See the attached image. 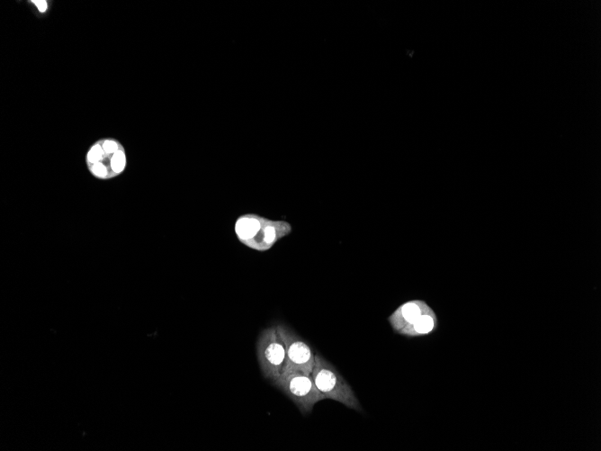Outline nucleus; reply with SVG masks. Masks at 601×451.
<instances>
[{
	"label": "nucleus",
	"instance_id": "obj_2",
	"mask_svg": "<svg viewBox=\"0 0 601 451\" xmlns=\"http://www.w3.org/2000/svg\"><path fill=\"white\" fill-rule=\"evenodd\" d=\"M127 158L123 146L114 139H102L94 143L86 154L90 173L99 179H111L121 174Z\"/></svg>",
	"mask_w": 601,
	"mask_h": 451
},
{
	"label": "nucleus",
	"instance_id": "obj_5",
	"mask_svg": "<svg viewBox=\"0 0 601 451\" xmlns=\"http://www.w3.org/2000/svg\"><path fill=\"white\" fill-rule=\"evenodd\" d=\"M275 326L285 348L283 372L299 371L311 374L315 353L310 346L288 325L277 323Z\"/></svg>",
	"mask_w": 601,
	"mask_h": 451
},
{
	"label": "nucleus",
	"instance_id": "obj_1",
	"mask_svg": "<svg viewBox=\"0 0 601 451\" xmlns=\"http://www.w3.org/2000/svg\"><path fill=\"white\" fill-rule=\"evenodd\" d=\"M311 376L325 399L336 401L351 410H362L361 403L351 385L325 357L315 353Z\"/></svg>",
	"mask_w": 601,
	"mask_h": 451
},
{
	"label": "nucleus",
	"instance_id": "obj_9",
	"mask_svg": "<svg viewBox=\"0 0 601 451\" xmlns=\"http://www.w3.org/2000/svg\"><path fill=\"white\" fill-rule=\"evenodd\" d=\"M437 317L433 310L425 313L414 324L407 337H421L433 333L437 329Z\"/></svg>",
	"mask_w": 601,
	"mask_h": 451
},
{
	"label": "nucleus",
	"instance_id": "obj_6",
	"mask_svg": "<svg viewBox=\"0 0 601 451\" xmlns=\"http://www.w3.org/2000/svg\"><path fill=\"white\" fill-rule=\"evenodd\" d=\"M431 310L433 309L425 301L411 300L399 305L388 317V321L395 332L407 337L421 316Z\"/></svg>",
	"mask_w": 601,
	"mask_h": 451
},
{
	"label": "nucleus",
	"instance_id": "obj_3",
	"mask_svg": "<svg viewBox=\"0 0 601 451\" xmlns=\"http://www.w3.org/2000/svg\"><path fill=\"white\" fill-rule=\"evenodd\" d=\"M271 382L288 396L303 414L310 413L318 401L325 400L311 374L299 371L282 372Z\"/></svg>",
	"mask_w": 601,
	"mask_h": 451
},
{
	"label": "nucleus",
	"instance_id": "obj_10",
	"mask_svg": "<svg viewBox=\"0 0 601 451\" xmlns=\"http://www.w3.org/2000/svg\"><path fill=\"white\" fill-rule=\"evenodd\" d=\"M31 3L36 5L37 9L40 13H44L48 9V4H47L46 1H37V0H35V1H31Z\"/></svg>",
	"mask_w": 601,
	"mask_h": 451
},
{
	"label": "nucleus",
	"instance_id": "obj_4",
	"mask_svg": "<svg viewBox=\"0 0 601 451\" xmlns=\"http://www.w3.org/2000/svg\"><path fill=\"white\" fill-rule=\"evenodd\" d=\"M256 350L263 376L271 381L276 378L283 372L285 348L275 325L267 327L260 332Z\"/></svg>",
	"mask_w": 601,
	"mask_h": 451
},
{
	"label": "nucleus",
	"instance_id": "obj_7",
	"mask_svg": "<svg viewBox=\"0 0 601 451\" xmlns=\"http://www.w3.org/2000/svg\"><path fill=\"white\" fill-rule=\"evenodd\" d=\"M291 231L292 226L289 222L264 217L259 230L244 245L257 251H266L279 239L288 236Z\"/></svg>",
	"mask_w": 601,
	"mask_h": 451
},
{
	"label": "nucleus",
	"instance_id": "obj_8",
	"mask_svg": "<svg viewBox=\"0 0 601 451\" xmlns=\"http://www.w3.org/2000/svg\"><path fill=\"white\" fill-rule=\"evenodd\" d=\"M263 218L260 215L247 213L237 219L234 230L238 239L242 244L254 238L262 225Z\"/></svg>",
	"mask_w": 601,
	"mask_h": 451
}]
</instances>
